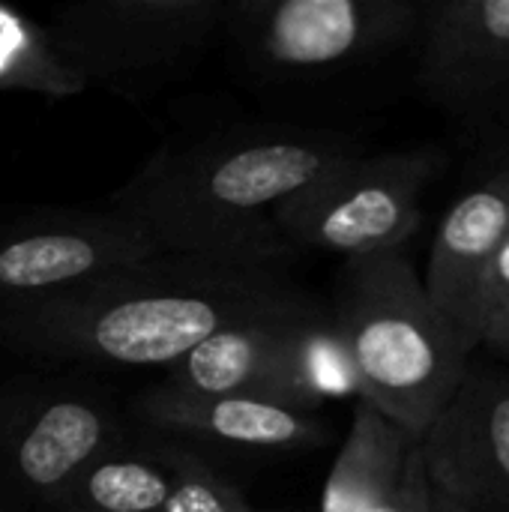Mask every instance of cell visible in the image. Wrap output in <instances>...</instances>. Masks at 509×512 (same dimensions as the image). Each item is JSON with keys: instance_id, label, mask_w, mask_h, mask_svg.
Listing matches in <instances>:
<instances>
[{"instance_id": "cell-15", "label": "cell", "mask_w": 509, "mask_h": 512, "mask_svg": "<svg viewBox=\"0 0 509 512\" xmlns=\"http://www.w3.org/2000/svg\"><path fill=\"white\" fill-rule=\"evenodd\" d=\"M171 489L174 465L168 441L141 447L123 441L78 471L48 512H162Z\"/></svg>"}, {"instance_id": "cell-19", "label": "cell", "mask_w": 509, "mask_h": 512, "mask_svg": "<svg viewBox=\"0 0 509 512\" xmlns=\"http://www.w3.org/2000/svg\"><path fill=\"white\" fill-rule=\"evenodd\" d=\"M477 351H486L501 366H509V234L492 258L480 294Z\"/></svg>"}, {"instance_id": "cell-11", "label": "cell", "mask_w": 509, "mask_h": 512, "mask_svg": "<svg viewBox=\"0 0 509 512\" xmlns=\"http://www.w3.org/2000/svg\"><path fill=\"white\" fill-rule=\"evenodd\" d=\"M144 426L168 441H198L228 450L291 453L330 441V423L318 411H300L243 393H186L165 384L135 402Z\"/></svg>"}, {"instance_id": "cell-1", "label": "cell", "mask_w": 509, "mask_h": 512, "mask_svg": "<svg viewBox=\"0 0 509 512\" xmlns=\"http://www.w3.org/2000/svg\"><path fill=\"white\" fill-rule=\"evenodd\" d=\"M318 303L288 264L159 252L54 294L0 303V345L42 360L171 369L225 327Z\"/></svg>"}, {"instance_id": "cell-10", "label": "cell", "mask_w": 509, "mask_h": 512, "mask_svg": "<svg viewBox=\"0 0 509 512\" xmlns=\"http://www.w3.org/2000/svg\"><path fill=\"white\" fill-rule=\"evenodd\" d=\"M435 492L468 512H509V366H468L420 438Z\"/></svg>"}, {"instance_id": "cell-4", "label": "cell", "mask_w": 509, "mask_h": 512, "mask_svg": "<svg viewBox=\"0 0 509 512\" xmlns=\"http://www.w3.org/2000/svg\"><path fill=\"white\" fill-rule=\"evenodd\" d=\"M444 168V153L417 147L354 156L303 192L273 207L285 246L351 258L402 252L423 222V198Z\"/></svg>"}, {"instance_id": "cell-22", "label": "cell", "mask_w": 509, "mask_h": 512, "mask_svg": "<svg viewBox=\"0 0 509 512\" xmlns=\"http://www.w3.org/2000/svg\"><path fill=\"white\" fill-rule=\"evenodd\" d=\"M498 168H501V171L507 174V180H509V156H507V159H504V162H501V165H498Z\"/></svg>"}, {"instance_id": "cell-12", "label": "cell", "mask_w": 509, "mask_h": 512, "mask_svg": "<svg viewBox=\"0 0 509 512\" xmlns=\"http://www.w3.org/2000/svg\"><path fill=\"white\" fill-rule=\"evenodd\" d=\"M509 234V180L501 168L453 201L432 240L423 291L468 357L477 354V315L486 273Z\"/></svg>"}, {"instance_id": "cell-21", "label": "cell", "mask_w": 509, "mask_h": 512, "mask_svg": "<svg viewBox=\"0 0 509 512\" xmlns=\"http://www.w3.org/2000/svg\"><path fill=\"white\" fill-rule=\"evenodd\" d=\"M429 512H468V510H462L456 501H450L447 495H441V492H435V489H432V507H429Z\"/></svg>"}, {"instance_id": "cell-14", "label": "cell", "mask_w": 509, "mask_h": 512, "mask_svg": "<svg viewBox=\"0 0 509 512\" xmlns=\"http://www.w3.org/2000/svg\"><path fill=\"white\" fill-rule=\"evenodd\" d=\"M420 438L357 399L351 429L327 474L321 512H366L384 504L405 480Z\"/></svg>"}, {"instance_id": "cell-20", "label": "cell", "mask_w": 509, "mask_h": 512, "mask_svg": "<svg viewBox=\"0 0 509 512\" xmlns=\"http://www.w3.org/2000/svg\"><path fill=\"white\" fill-rule=\"evenodd\" d=\"M429 507H432V483L426 477V465H423V456L417 450L411 465H408L402 486L384 504L366 512H429Z\"/></svg>"}, {"instance_id": "cell-7", "label": "cell", "mask_w": 509, "mask_h": 512, "mask_svg": "<svg viewBox=\"0 0 509 512\" xmlns=\"http://www.w3.org/2000/svg\"><path fill=\"white\" fill-rule=\"evenodd\" d=\"M123 441L114 405L96 393L51 381L0 390V512L48 510L78 471Z\"/></svg>"}, {"instance_id": "cell-13", "label": "cell", "mask_w": 509, "mask_h": 512, "mask_svg": "<svg viewBox=\"0 0 509 512\" xmlns=\"http://www.w3.org/2000/svg\"><path fill=\"white\" fill-rule=\"evenodd\" d=\"M324 309L327 300L306 312L225 327L177 360L168 369L165 387L186 393H243L273 399L276 375L297 327Z\"/></svg>"}, {"instance_id": "cell-17", "label": "cell", "mask_w": 509, "mask_h": 512, "mask_svg": "<svg viewBox=\"0 0 509 512\" xmlns=\"http://www.w3.org/2000/svg\"><path fill=\"white\" fill-rule=\"evenodd\" d=\"M87 81L63 60L48 24L0 3V93L75 99Z\"/></svg>"}, {"instance_id": "cell-3", "label": "cell", "mask_w": 509, "mask_h": 512, "mask_svg": "<svg viewBox=\"0 0 509 512\" xmlns=\"http://www.w3.org/2000/svg\"><path fill=\"white\" fill-rule=\"evenodd\" d=\"M327 306L351 354L360 399L423 438L474 357L432 309L411 258L384 252L345 261Z\"/></svg>"}, {"instance_id": "cell-2", "label": "cell", "mask_w": 509, "mask_h": 512, "mask_svg": "<svg viewBox=\"0 0 509 512\" xmlns=\"http://www.w3.org/2000/svg\"><path fill=\"white\" fill-rule=\"evenodd\" d=\"M351 135L297 126H234L189 144L159 147L111 198L159 252L291 264L273 207L348 159Z\"/></svg>"}, {"instance_id": "cell-16", "label": "cell", "mask_w": 509, "mask_h": 512, "mask_svg": "<svg viewBox=\"0 0 509 512\" xmlns=\"http://www.w3.org/2000/svg\"><path fill=\"white\" fill-rule=\"evenodd\" d=\"M273 399L300 411H318L339 399H360V381L330 306L297 327L279 366Z\"/></svg>"}, {"instance_id": "cell-8", "label": "cell", "mask_w": 509, "mask_h": 512, "mask_svg": "<svg viewBox=\"0 0 509 512\" xmlns=\"http://www.w3.org/2000/svg\"><path fill=\"white\" fill-rule=\"evenodd\" d=\"M417 87L468 129L509 120V0H435L420 6Z\"/></svg>"}, {"instance_id": "cell-18", "label": "cell", "mask_w": 509, "mask_h": 512, "mask_svg": "<svg viewBox=\"0 0 509 512\" xmlns=\"http://www.w3.org/2000/svg\"><path fill=\"white\" fill-rule=\"evenodd\" d=\"M168 459L174 465V489L162 512H255L246 495L210 462L195 456L192 447L168 441Z\"/></svg>"}, {"instance_id": "cell-6", "label": "cell", "mask_w": 509, "mask_h": 512, "mask_svg": "<svg viewBox=\"0 0 509 512\" xmlns=\"http://www.w3.org/2000/svg\"><path fill=\"white\" fill-rule=\"evenodd\" d=\"M417 0H243L225 21L246 60L270 78L333 72L414 42Z\"/></svg>"}, {"instance_id": "cell-9", "label": "cell", "mask_w": 509, "mask_h": 512, "mask_svg": "<svg viewBox=\"0 0 509 512\" xmlns=\"http://www.w3.org/2000/svg\"><path fill=\"white\" fill-rule=\"evenodd\" d=\"M159 255L129 216L105 210H30L0 222V303L54 294Z\"/></svg>"}, {"instance_id": "cell-5", "label": "cell", "mask_w": 509, "mask_h": 512, "mask_svg": "<svg viewBox=\"0 0 509 512\" xmlns=\"http://www.w3.org/2000/svg\"><path fill=\"white\" fill-rule=\"evenodd\" d=\"M222 0H87L51 12L63 60L120 96H144L186 72L222 27Z\"/></svg>"}]
</instances>
